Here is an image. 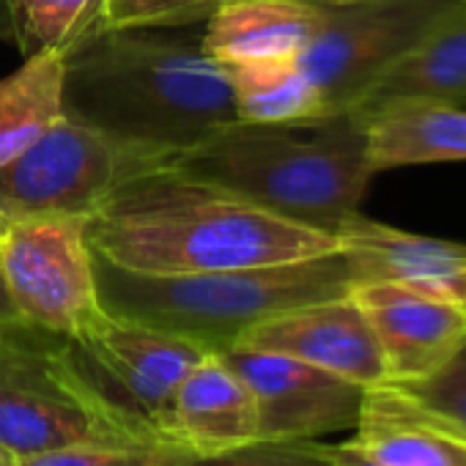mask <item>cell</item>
<instances>
[{
	"label": "cell",
	"instance_id": "cell-23",
	"mask_svg": "<svg viewBox=\"0 0 466 466\" xmlns=\"http://www.w3.org/2000/svg\"><path fill=\"white\" fill-rule=\"evenodd\" d=\"M237 0H107L105 28H192Z\"/></svg>",
	"mask_w": 466,
	"mask_h": 466
},
{
	"label": "cell",
	"instance_id": "cell-26",
	"mask_svg": "<svg viewBox=\"0 0 466 466\" xmlns=\"http://www.w3.org/2000/svg\"><path fill=\"white\" fill-rule=\"evenodd\" d=\"M327 452H329V458H332L335 466H381V463L365 458L362 452H357L354 447H349L346 441H340V444H327Z\"/></svg>",
	"mask_w": 466,
	"mask_h": 466
},
{
	"label": "cell",
	"instance_id": "cell-12",
	"mask_svg": "<svg viewBox=\"0 0 466 466\" xmlns=\"http://www.w3.org/2000/svg\"><path fill=\"white\" fill-rule=\"evenodd\" d=\"M237 346L302 360L365 390L387 381L376 335L351 294L272 316L250 327Z\"/></svg>",
	"mask_w": 466,
	"mask_h": 466
},
{
	"label": "cell",
	"instance_id": "cell-7",
	"mask_svg": "<svg viewBox=\"0 0 466 466\" xmlns=\"http://www.w3.org/2000/svg\"><path fill=\"white\" fill-rule=\"evenodd\" d=\"M0 283L17 316L50 335L75 338L107 310L86 217H20L0 233Z\"/></svg>",
	"mask_w": 466,
	"mask_h": 466
},
{
	"label": "cell",
	"instance_id": "cell-27",
	"mask_svg": "<svg viewBox=\"0 0 466 466\" xmlns=\"http://www.w3.org/2000/svg\"><path fill=\"white\" fill-rule=\"evenodd\" d=\"M20 321H23V319L17 316V310H15V305H12V299H9V294H6L4 283H0V327L20 324Z\"/></svg>",
	"mask_w": 466,
	"mask_h": 466
},
{
	"label": "cell",
	"instance_id": "cell-1",
	"mask_svg": "<svg viewBox=\"0 0 466 466\" xmlns=\"http://www.w3.org/2000/svg\"><path fill=\"white\" fill-rule=\"evenodd\" d=\"M96 258L135 275H206L335 253L338 237L170 167L124 181L88 219Z\"/></svg>",
	"mask_w": 466,
	"mask_h": 466
},
{
	"label": "cell",
	"instance_id": "cell-2",
	"mask_svg": "<svg viewBox=\"0 0 466 466\" xmlns=\"http://www.w3.org/2000/svg\"><path fill=\"white\" fill-rule=\"evenodd\" d=\"M64 116L173 157L237 121L203 28H105L66 56Z\"/></svg>",
	"mask_w": 466,
	"mask_h": 466
},
{
	"label": "cell",
	"instance_id": "cell-15",
	"mask_svg": "<svg viewBox=\"0 0 466 466\" xmlns=\"http://www.w3.org/2000/svg\"><path fill=\"white\" fill-rule=\"evenodd\" d=\"M162 431L173 444L195 455H214L258 441L253 392L237 370L211 351L176 387Z\"/></svg>",
	"mask_w": 466,
	"mask_h": 466
},
{
	"label": "cell",
	"instance_id": "cell-16",
	"mask_svg": "<svg viewBox=\"0 0 466 466\" xmlns=\"http://www.w3.org/2000/svg\"><path fill=\"white\" fill-rule=\"evenodd\" d=\"M319 25L302 0H237L203 23V47L219 66L297 61Z\"/></svg>",
	"mask_w": 466,
	"mask_h": 466
},
{
	"label": "cell",
	"instance_id": "cell-8",
	"mask_svg": "<svg viewBox=\"0 0 466 466\" xmlns=\"http://www.w3.org/2000/svg\"><path fill=\"white\" fill-rule=\"evenodd\" d=\"M463 0H370L319 6V25L297 58L327 99L329 116L357 107Z\"/></svg>",
	"mask_w": 466,
	"mask_h": 466
},
{
	"label": "cell",
	"instance_id": "cell-32",
	"mask_svg": "<svg viewBox=\"0 0 466 466\" xmlns=\"http://www.w3.org/2000/svg\"><path fill=\"white\" fill-rule=\"evenodd\" d=\"M463 305H466V299H463Z\"/></svg>",
	"mask_w": 466,
	"mask_h": 466
},
{
	"label": "cell",
	"instance_id": "cell-21",
	"mask_svg": "<svg viewBox=\"0 0 466 466\" xmlns=\"http://www.w3.org/2000/svg\"><path fill=\"white\" fill-rule=\"evenodd\" d=\"M107 0H6L12 42L23 58L69 56L105 31Z\"/></svg>",
	"mask_w": 466,
	"mask_h": 466
},
{
	"label": "cell",
	"instance_id": "cell-24",
	"mask_svg": "<svg viewBox=\"0 0 466 466\" xmlns=\"http://www.w3.org/2000/svg\"><path fill=\"white\" fill-rule=\"evenodd\" d=\"M189 466H335L321 441H250L214 455H198Z\"/></svg>",
	"mask_w": 466,
	"mask_h": 466
},
{
	"label": "cell",
	"instance_id": "cell-25",
	"mask_svg": "<svg viewBox=\"0 0 466 466\" xmlns=\"http://www.w3.org/2000/svg\"><path fill=\"white\" fill-rule=\"evenodd\" d=\"M466 433V343L431 376L398 384Z\"/></svg>",
	"mask_w": 466,
	"mask_h": 466
},
{
	"label": "cell",
	"instance_id": "cell-14",
	"mask_svg": "<svg viewBox=\"0 0 466 466\" xmlns=\"http://www.w3.org/2000/svg\"><path fill=\"white\" fill-rule=\"evenodd\" d=\"M346 444L381 466H466V433L392 381L365 390Z\"/></svg>",
	"mask_w": 466,
	"mask_h": 466
},
{
	"label": "cell",
	"instance_id": "cell-20",
	"mask_svg": "<svg viewBox=\"0 0 466 466\" xmlns=\"http://www.w3.org/2000/svg\"><path fill=\"white\" fill-rule=\"evenodd\" d=\"M66 58L39 53L0 80V165L20 157L64 118Z\"/></svg>",
	"mask_w": 466,
	"mask_h": 466
},
{
	"label": "cell",
	"instance_id": "cell-9",
	"mask_svg": "<svg viewBox=\"0 0 466 466\" xmlns=\"http://www.w3.org/2000/svg\"><path fill=\"white\" fill-rule=\"evenodd\" d=\"M69 354L107 403L135 433L170 441L162 431L176 387L211 351L184 335L105 313L96 324L66 338Z\"/></svg>",
	"mask_w": 466,
	"mask_h": 466
},
{
	"label": "cell",
	"instance_id": "cell-18",
	"mask_svg": "<svg viewBox=\"0 0 466 466\" xmlns=\"http://www.w3.org/2000/svg\"><path fill=\"white\" fill-rule=\"evenodd\" d=\"M373 173L406 165L466 162V110L452 105H384L362 113Z\"/></svg>",
	"mask_w": 466,
	"mask_h": 466
},
{
	"label": "cell",
	"instance_id": "cell-19",
	"mask_svg": "<svg viewBox=\"0 0 466 466\" xmlns=\"http://www.w3.org/2000/svg\"><path fill=\"white\" fill-rule=\"evenodd\" d=\"M230 83L237 121L310 129L329 116L327 99L299 61L222 66Z\"/></svg>",
	"mask_w": 466,
	"mask_h": 466
},
{
	"label": "cell",
	"instance_id": "cell-31",
	"mask_svg": "<svg viewBox=\"0 0 466 466\" xmlns=\"http://www.w3.org/2000/svg\"><path fill=\"white\" fill-rule=\"evenodd\" d=\"M9 225V217L4 214V211H0V233H4V228Z\"/></svg>",
	"mask_w": 466,
	"mask_h": 466
},
{
	"label": "cell",
	"instance_id": "cell-22",
	"mask_svg": "<svg viewBox=\"0 0 466 466\" xmlns=\"http://www.w3.org/2000/svg\"><path fill=\"white\" fill-rule=\"evenodd\" d=\"M195 458V452L173 441H127L17 458V466H189Z\"/></svg>",
	"mask_w": 466,
	"mask_h": 466
},
{
	"label": "cell",
	"instance_id": "cell-30",
	"mask_svg": "<svg viewBox=\"0 0 466 466\" xmlns=\"http://www.w3.org/2000/svg\"><path fill=\"white\" fill-rule=\"evenodd\" d=\"M0 466H17V455L6 444H0Z\"/></svg>",
	"mask_w": 466,
	"mask_h": 466
},
{
	"label": "cell",
	"instance_id": "cell-11",
	"mask_svg": "<svg viewBox=\"0 0 466 466\" xmlns=\"http://www.w3.org/2000/svg\"><path fill=\"white\" fill-rule=\"evenodd\" d=\"M351 299L376 335L392 384L436 373L466 343V305L458 299L398 283H357Z\"/></svg>",
	"mask_w": 466,
	"mask_h": 466
},
{
	"label": "cell",
	"instance_id": "cell-13",
	"mask_svg": "<svg viewBox=\"0 0 466 466\" xmlns=\"http://www.w3.org/2000/svg\"><path fill=\"white\" fill-rule=\"evenodd\" d=\"M338 245L357 283H398L458 302L466 299L463 242L422 237L357 211L338 230Z\"/></svg>",
	"mask_w": 466,
	"mask_h": 466
},
{
	"label": "cell",
	"instance_id": "cell-4",
	"mask_svg": "<svg viewBox=\"0 0 466 466\" xmlns=\"http://www.w3.org/2000/svg\"><path fill=\"white\" fill-rule=\"evenodd\" d=\"M354 283L340 248L319 258L206 275H135L96 258L107 313L184 335L208 351L237 346L250 327L286 310L349 297Z\"/></svg>",
	"mask_w": 466,
	"mask_h": 466
},
{
	"label": "cell",
	"instance_id": "cell-3",
	"mask_svg": "<svg viewBox=\"0 0 466 466\" xmlns=\"http://www.w3.org/2000/svg\"><path fill=\"white\" fill-rule=\"evenodd\" d=\"M294 132L297 127L233 121L167 157V165L338 237L376 176L368 121L360 110H343L310 127V137Z\"/></svg>",
	"mask_w": 466,
	"mask_h": 466
},
{
	"label": "cell",
	"instance_id": "cell-29",
	"mask_svg": "<svg viewBox=\"0 0 466 466\" xmlns=\"http://www.w3.org/2000/svg\"><path fill=\"white\" fill-rule=\"evenodd\" d=\"M310 6H349V4H370V0H302Z\"/></svg>",
	"mask_w": 466,
	"mask_h": 466
},
{
	"label": "cell",
	"instance_id": "cell-5",
	"mask_svg": "<svg viewBox=\"0 0 466 466\" xmlns=\"http://www.w3.org/2000/svg\"><path fill=\"white\" fill-rule=\"evenodd\" d=\"M162 441L135 433L77 370L66 338L0 327V444L17 458L72 447Z\"/></svg>",
	"mask_w": 466,
	"mask_h": 466
},
{
	"label": "cell",
	"instance_id": "cell-28",
	"mask_svg": "<svg viewBox=\"0 0 466 466\" xmlns=\"http://www.w3.org/2000/svg\"><path fill=\"white\" fill-rule=\"evenodd\" d=\"M0 42H12V25H9L6 0H0Z\"/></svg>",
	"mask_w": 466,
	"mask_h": 466
},
{
	"label": "cell",
	"instance_id": "cell-10",
	"mask_svg": "<svg viewBox=\"0 0 466 466\" xmlns=\"http://www.w3.org/2000/svg\"><path fill=\"white\" fill-rule=\"evenodd\" d=\"M250 387L258 411V439L316 441L354 431L365 387L302 360L230 346L217 351Z\"/></svg>",
	"mask_w": 466,
	"mask_h": 466
},
{
	"label": "cell",
	"instance_id": "cell-6",
	"mask_svg": "<svg viewBox=\"0 0 466 466\" xmlns=\"http://www.w3.org/2000/svg\"><path fill=\"white\" fill-rule=\"evenodd\" d=\"M162 162L167 157L64 116L20 157L0 165V211L9 219H91L124 181Z\"/></svg>",
	"mask_w": 466,
	"mask_h": 466
},
{
	"label": "cell",
	"instance_id": "cell-17",
	"mask_svg": "<svg viewBox=\"0 0 466 466\" xmlns=\"http://www.w3.org/2000/svg\"><path fill=\"white\" fill-rule=\"evenodd\" d=\"M384 105H466V0L351 110L368 113Z\"/></svg>",
	"mask_w": 466,
	"mask_h": 466
}]
</instances>
